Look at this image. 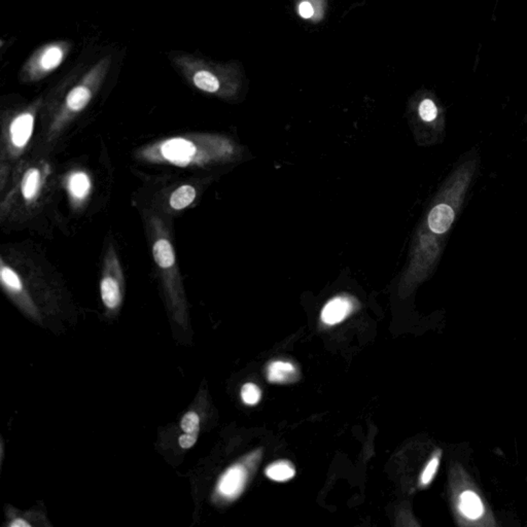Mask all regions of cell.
Listing matches in <instances>:
<instances>
[{"mask_svg":"<svg viewBox=\"0 0 527 527\" xmlns=\"http://www.w3.org/2000/svg\"><path fill=\"white\" fill-rule=\"evenodd\" d=\"M147 158L174 164L179 167L200 165L209 159L203 145L187 137H174L162 141L147 153ZM156 161V162H157Z\"/></svg>","mask_w":527,"mask_h":527,"instance_id":"6da1fadb","label":"cell"},{"mask_svg":"<svg viewBox=\"0 0 527 527\" xmlns=\"http://www.w3.org/2000/svg\"><path fill=\"white\" fill-rule=\"evenodd\" d=\"M70 51V43L65 41L41 45L23 65L21 78L26 83L43 80L62 65Z\"/></svg>","mask_w":527,"mask_h":527,"instance_id":"7a4b0ae2","label":"cell"},{"mask_svg":"<svg viewBox=\"0 0 527 527\" xmlns=\"http://www.w3.org/2000/svg\"><path fill=\"white\" fill-rule=\"evenodd\" d=\"M253 464L247 466L243 464H235L230 466L218 481V495L228 501H233L240 497L247 486L249 470Z\"/></svg>","mask_w":527,"mask_h":527,"instance_id":"3957f363","label":"cell"},{"mask_svg":"<svg viewBox=\"0 0 527 527\" xmlns=\"http://www.w3.org/2000/svg\"><path fill=\"white\" fill-rule=\"evenodd\" d=\"M35 124L34 108L20 112L12 118L10 125V141L14 149L22 151L27 147L31 137Z\"/></svg>","mask_w":527,"mask_h":527,"instance_id":"277c9868","label":"cell"},{"mask_svg":"<svg viewBox=\"0 0 527 527\" xmlns=\"http://www.w3.org/2000/svg\"><path fill=\"white\" fill-rule=\"evenodd\" d=\"M352 311L351 300L345 297H337L329 301L322 311V322L328 326L340 324L349 318Z\"/></svg>","mask_w":527,"mask_h":527,"instance_id":"5b68a950","label":"cell"},{"mask_svg":"<svg viewBox=\"0 0 527 527\" xmlns=\"http://www.w3.org/2000/svg\"><path fill=\"white\" fill-rule=\"evenodd\" d=\"M299 377V371L295 364L289 362L276 360L271 362L267 368V379L271 383L289 384L296 382Z\"/></svg>","mask_w":527,"mask_h":527,"instance_id":"8992f818","label":"cell"},{"mask_svg":"<svg viewBox=\"0 0 527 527\" xmlns=\"http://www.w3.org/2000/svg\"><path fill=\"white\" fill-rule=\"evenodd\" d=\"M454 220V211L447 204H439L433 208L428 216V227L436 234H444L449 230Z\"/></svg>","mask_w":527,"mask_h":527,"instance_id":"52a82bcc","label":"cell"},{"mask_svg":"<svg viewBox=\"0 0 527 527\" xmlns=\"http://www.w3.org/2000/svg\"><path fill=\"white\" fill-rule=\"evenodd\" d=\"M102 301L108 309H116L122 302V289L116 277L110 274L104 275L100 285Z\"/></svg>","mask_w":527,"mask_h":527,"instance_id":"ba28073f","label":"cell"},{"mask_svg":"<svg viewBox=\"0 0 527 527\" xmlns=\"http://www.w3.org/2000/svg\"><path fill=\"white\" fill-rule=\"evenodd\" d=\"M43 185V176L39 168L32 167L27 170L22 179V196L27 202L33 201L41 192Z\"/></svg>","mask_w":527,"mask_h":527,"instance_id":"9c48e42d","label":"cell"},{"mask_svg":"<svg viewBox=\"0 0 527 527\" xmlns=\"http://www.w3.org/2000/svg\"><path fill=\"white\" fill-rule=\"evenodd\" d=\"M68 189L70 196L76 201H83L91 191V180L85 172H76L68 178Z\"/></svg>","mask_w":527,"mask_h":527,"instance_id":"30bf717a","label":"cell"},{"mask_svg":"<svg viewBox=\"0 0 527 527\" xmlns=\"http://www.w3.org/2000/svg\"><path fill=\"white\" fill-rule=\"evenodd\" d=\"M266 476L276 482H287L295 477V466L289 460H278L267 466Z\"/></svg>","mask_w":527,"mask_h":527,"instance_id":"8fae6325","label":"cell"},{"mask_svg":"<svg viewBox=\"0 0 527 527\" xmlns=\"http://www.w3.org/2000/svg\"><path fill=\"white\" fill-rule=\"evenodd\" d=\"M459 508L462 513L470 519H477L483 513L480 497L472 491H466L460 497Z\"/></svg>","mask_w":527,"mask_h":527,"instance_id":"7c38bea8","label":"cell"},{"mask_svg":"<svg viewBox=\"0 0 527 527\" xmlns=\"http://www.w3.org/2000/svg\"><path fill=\"white\" fill-rule=\"evenodd\" d=\"M0 279L2 285L14 295H19L24 291V285L20 275L12 268L2 262L0 267Z\"/></svg>","mask_w":527,"mask_h":527,"instance_id":"4fadbf2b","label":"cell"},{"mask_svg":"<svg viewBox=\"0 0 527 527\" xmlns=\"http://www.w3.org/2000/svg\"><path fill=\"white\" fill-rule=\"evenodd\" d=\"M197 192L195 187L189 185H181L172 193L170 197V206L176 210H183L195 201Z\"/></svg>","mask_w":527,"mask_h":527,"instance_id":"5bb4252c","label":"cell"},{"mask_svg":"<svg viewBox=\"0 0 527 527\" xmlns=\"http://www.w3.org/2000/svg\"><path fill=\"white\" fill-rule=\"evenodd\" d=\"M241 399L245 405L256 406L262 399V391L255 383H247L241 389Z\"/></svg>","mask_w":527,"mask_h":527,"instance_id":"9a60e30c","label":"cell"},{"mask_svg":"<svg viewBox=\"0 0 527 527\" xmlns=\"http://www.w3.org/2000/svg\"><path fill=\"white\" fill-rule=\"evenodd\" d=\"M420 114L426 122H433L438 116L436 104L432 100H424L420 105Z\"/></svg>","mask_w":527,"mask_h":527,"instance_id":"2e32d148","label":"cell"},{"mask_svg":"<svg viewBox=\"0 0 527 527\" xmlns=\"http://www.w3.org/2000/svg\"><path fill=\"white\" fill-rule=\"evenodd\" d=\"M181 430L185 433L199 432L200 418L195 412H189L183 416L180 422Z\"/></svg>","mask_w":527,"mask_h":527,"instance_id":"e0dca14e","label":"cell"},{"mask_svg":"<svg viewBox=\"0 0 527 527\" xmlns=\"http://www.w3.org/2000/svg\"><path fill=\"white\" fill-rule=\"evenodd\" d=\"M440 464L439 455L434 456L432 459L428 462V466L424 468V473H422V478H420V482L422 485L426 486V485L430 484L434 479L435 475H436L437 471H438Z\"/></svg>","mask_w":527,"mask_h":527,"instance_id":"ac0fdd59","label":"cell"},{"mask_svg":"<svg viewBox=\"0 0 527 527\" xmlns=\"http://www.w3.org/2000/svg\"><path fill=\"white\" fill-rule=\"evenodd\" d=\"M198 434L199 432L185 433V434L181 435L178 440L179 446L183 449H189V448L193 447L197 442Z\"/></svg>","mask_w":527,"mask_h":527,"instance_id":"d6986e66","label":"cell"},{"mask_svg":"<svg viewBox=\"0 0 527 527\" xmlns=\"http://www.w3.org/2000/svg\"><path fill=\"white\" fill-rule=\"evenodd\" d=\"M299 12L304 19H309L313 16L314 10L310 2L304 1L300 4Z\"/></svg>","mask_w":527,"mask_h":527,"instance_id":"ffe728a7","label":"cell"},{"mask_svg":"<svg viewBox=\"0 0 527 527\" xmlns=\"http://www.w3.org/2000/svg\"><path fill=\"white\" fill-rule=\"evenodd\" d=\"M10 526L12 527H30V524H28V522L25 521V520L23 519H16L14 522H12L10 524Z\"/></svg>","mask_w":527,"mask_h":527,"instance_id":"44dd1931","label":"cell"}]
</instances>
